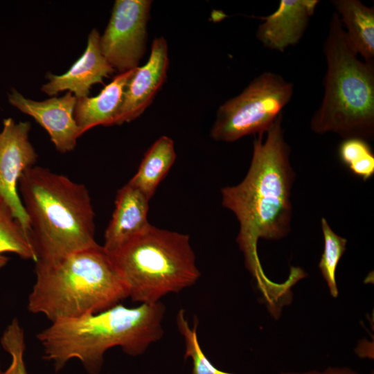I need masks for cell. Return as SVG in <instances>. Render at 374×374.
I'll return each instance as SVG.
<instances>
[{"label":"cell","mask_w":374,"mask_h":374,"mask_svg":"<svg viewBox=\"0 0 374 374\" xmlns=\"http://www.w3.org/2000/svg\"><path fill=\"white\" fill-rule=\"evenodd\" d=\"M280 114L273 125L253 141L251 165L237 186L222 189V204L240 223L237 242L248 270L264 285L265 278L257 253L259 238L278 240L290 231L291 192L295 174L290 161V148Z\"/></svg>","instance_id":"6da1fadb"},{"label":"cell","mask_w":374,"mask_h":374,"mask_svg":"<svg viewBox=\"0 0 374 374\" xmlns=\"http://www.w3.org/2000/svg\"><path fill=\"white\" fill-rule=\"evenodd\" d=\"M164 304L118 303L102 312L60 319L37 335L44 356L55 371L78 360L89 374H99L105 353L114 347L132 357L143 355L163 335Z\"/></svg>","instance_id":"7a4b0ae2"},{"label":"cell","mask_w":374,"mask_h":374,"mask_svg":"<svg viewBox=\"0 0 374 374\" xmlns=\"http://www.w3.org/2000/svg\"><path fill=\"white\" fill-rule=\"evenodd\" d=\"M18 191L37 262L55 261L98 244L95 213L84 185L35 166L21 175Z\"/></svg>","instance_id":"3957f363"},{"label":"cell","mask_w":374,"mask_h":374,"mask_svg":"<svg viewBox=\"0 0 374 374\" xmlns=\"http://www.w3.org/2000/svg\"><path fill=\"white\" fill-rule=\"evenodd\" d=\"M28 310L51 322L98 313L128 298L126 286L103 246L51 262H35Z\"/></svg>","instance_id":"277c9868"},{"label":"cell","mask_w":374,"mask_h":374,"mask_svg":"<svg viewBox=\"0 0 374 374\" xmlns=\"http://www.w3.org/2000/svg\"><path fill=\"white\" fill-rule=\"evenodd\" d=\"M324 95L314 113L311 130L333 132L344 139L374 136V64L360 60L335 12L323 45Z\"/></svg>","instance_id":"5b68a950"},{"label":"cell","mask_w":374,"mask_h":374,"mask_svg":"<svg viewBox=\"0 0 374 374\" xmlns=\"http://www.w3.org/2000/svg\"><path fill=\"white\" fill-rule=\"evenodd\" d=\"M132 301L153 304L199 278L188 235L150 225L109 253Z\"/></svg>","instance_id":"8992f818"},{"label":"cell","mask_w":374,"mask_h":374,"mask_svg":"<svg viewBox=\"0 0 374 374\" xmlns=\"http://www.w3.org/2000/svg\"><path fill=\"white\" fill-rule=\"evenodd\" d=\"M293 93L294 84L280 75L261 73L219 107L211 136L233 142L247 135L265 134L282 114Z\"/></svg>","instance_id":"52a82bcc"},{"label":"cell","mask_w":374,"mask_h":374,"mask_svg":"<svg viewBox=\"0 0 374 374\" xmlns=\"http://www.w3.org/2000/svg\"><path fill=\"white\" fill-rule=\"evenodd\" d=\"M150 0H116L105 30L100 37L101 53L121 73L139 67L145 51Z\"/></svg>","instance_id":"ba28073f"},{"label":"cell","mask_w":374,"mask_h":374,"mask_svg":"<svg viewBox=\"0 0 374 374\" xmlns=\"http://www.w3.org/2000/svg\"><path fill=\"white\" fill-rule=\"evenodd\" d=\"M29 122L8 118L0 132V197L9 205L15 217L30 234L28 220L18 193L21 175L35 166L37 154L31 145Z\"/></svg>","instance_id":"9c48e42d"},{"label":"cell","mask_w":374,"mask_h":374,"mask_svg":"<svg viewBox=\"0 0 374 374\" xmlns=\"http://www.w3.org/2000/svg\"><path fill=\"white\" fill-rule=\"evenodd\" d=\"M8 96L12 105L33 117L48 132L59 152L75 148L82 133L74 118L76 98L72 93L43 101L26 98L15 89Z\"/></svg>","instance_id":"30bf717a"},{"label":"cell","mask_w":374,"mask_h":374,"mask_svg":"<svg viewBox=\"0 0 374 374\" xmlns=\"http://www.w3.org/2000/svg\"><path fill=\"white\" fill-rule=\"evenodd\" d=\"M168 50L164 37H156L147 62L137 67L125 90L116 125L139 117L152 103L166 78Z\"/></svg>","instance_id":"8fae6325"},{"label":"cell","mask_w":374,"mask_h":374,"mask_svg":"<svg viewBox=\"0 0 374 374\" xmlns=\"http://www.w3.org/2000/svg\"><path fill=\"white\" fill-rule=\"evenodd\" d=\"M318 0H280L278 8L261 17L256 36L264 46L283 53L303 37Z\"/></svg>","instance_id":"7c38bea8"},{"label":"cell","mask_w":374,"mask_h":374,"mask_svg":"<svg viewBox=\"0 0 374 374\" xmlns=\"http://www.w3.org/2000/svg\"><path fill=\"white\" fill-rule=\"evenodd\" d=\"M100 37L98 31L93 29L82 56L64 74H48V82L42 86V91L53 96L69 91L73 93L76 98H80L88 96L92 85L103 83V78L115 70L101 53Z\"/></svg>","instance_id":"4fadbf2b"},{"label":"cell","mask_w":374,"mask_h":374,"mask_svg":"<svg viewBox=\"0 0 374 374\" xmlns=\"http://www.w3.org/2000/svg\"><path fill=\"white\" fill-rule=\"evenodd\" d=\"M148 202L149 199L129 183L118 190L104 235L103 247L107 253L116 251L150 225Z\"/></svg>","instance_id":"5bb4252c"},{"label":"cell","mask_w":374,"mask_h":374,"mask_svg":"<svg viewBox=\"0 0 374 374\" xmlns=\"http://www.w3.org/2000/svg\"><path fill=\"white\" fill-rule=\"evenodd\" d=\"M136 70L116 75L96 96L76 98L74 118L82 134L95 126L116 125L125 90Z\"/></svg>","instance_id":"9a60e30c"},{"label":"cell","mask_w":374,"mask_h":374,"mask_svg":"<svg viewBox=\"0 0 374 374\" xmlns=\"http://www.w3.org/2000/svg\"><path fill=\"white\" fill-rule=\"evenodd\" d=\"M347 38L363 61L374 64V8L359 0L330 1Z\"/></svg>","instance_id":"2e32d148"},{"label":"cell","mask_w":374,"mask_h":374,"mask_svg":"<svg viewBox=\"0 0 374 374\" xmlns=\"http://www.w3.org/2000/svg\"><path fill=\"white\" fill-rule=\"evenodd\" d=\"M175 159L173 141L167 136H161L146 152L137 172L128 183L150 200Z\"/></svg>","instance_id":"e0dca14e"},{"label":"cell","mask_w":374,"mask_h":374,"mask_svg":"<svg viewBox=\"0 0 374 374\" xmlns=\"http://www.w3.org/2000/svg\"><path fill=\"white\" fill-rule=\"evenodd\" d=\"M12 253L24 260H37L30 234L0 197V256Z\"/></svg>","instance_id":"ac0fdd59"},{"label":"cell","mask_w":374,"mask_h":374,"mask_svg":"<svg viewBox=\"0 0 374 374\" xmlns=\"http://www.w3.org/2000/svg\"><path fill=\"white\" fill-rule=\"evenodd\" d=\"M341 163L355 176L366 181L374 174V154L366 140L344 139L338 148Z\"/></svg>","instance_id":"d6986e66"},{"label":"cell","mask_w":374,"mask_h":374,"mask_svg":"<svg viewBox=\"0 0 374 374\" xmlns=\"http://www.w3.org/2000/svg\"><path fill=\"white\" fill-rule=\"evenodd\" d=\"M321 225L324 238V249L319 267L328 286L331 296L336 298L339 294V291L335 272L339 260L346 250L347 240L336 234L324 217L321 218Z\"/></svg>","instance_id":"ffe728a7"},{"label":"cell","mask_w":374,"mask_h":374,"mask_svg":"<svg viewBox=\"0 0 374 374\" xmlns=\"http://www.w3.org/2000/svg\"><path fill=\"white\" fill-rule=\"evenodd\" d=\"M176 323L184 340L185 358L192 362V374H233L217 368L206 357L198 341L197 322L190 327L183 309L177 314Z\"/></svg>","instance_id":"44dd1931"},{"label":"cell","mask_w":374,"mask_h":374,"mask_svg":"<svg viewBox=\"0 0 374 374\" xmlns=\"http://www.w3.org/2000/svg\"><path fill=\"white\" fill-rule=\"evenodd\" d=\"M1 344L15 362L16 374H28L25 362L24 332L17 319H13L3 331Z\"/></svg>","instance_id":"7402d4cb"},{"label":"cell","mask_w":374,"mask_h":374,"mask_svg":"<svg viewBox=\"0 0 374 374\" xmlns=\"http://www.w3.org/2000/svg\"><path fill=\"white\" fill-rule=\"evenodd\" d=\"M320 374H359L356 371L347 367H328Z\"/></svg>","instance_id":"603a6c76"},{"label":"cell","mask_w":374,"mask_h":374,"mask_svg":"<svg viewBox=\"0 0 374 374\" xmlns=\"http://www.w3.org/2000/svg\"><path fill=\"white\" fill-rule=\"evenodd\" d=\"M15 362L11 358L10 366L5 370H3L0 366V374H16Z\"/></svg>","instance_id":"cb8c5ba5"},{"label":"cell","mask_w":374,"mask_h":374,"mask_svg":"<svg viewBox=\"0 0 374 374\" xmlns=\"http://www.w3.org/2000/svg\"><path fill=\"white\" fill-rule=\"evenodd\" d=\"M9 258L5 255L0 256V270L3 268L8 262Z\"/></svg>","instance_id":"d4e9b609"},{"label":"cell","mask_w":374,"mask_h":374,"mask_svg":"<svg viewBox=\"0 0 374 374\" xmlns=\"http://www.w3.org/2000/svg\"><path fill=\"white\" fill-rule=\"evenodd\" d=\"M280 374H320V372L317 371H309L302 372V373L285 372V373H281Z\"/></svg>","instance_id":"484cf974"}]
</instances>
